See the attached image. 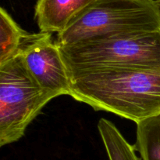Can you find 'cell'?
<instances>
[{
  "instance_id": "cell-1",
  "label": "cell",
  "mask_w": 160,
  "mask_h": 160,
  "mask_svg": "<svg viewBox=\"0 0 160 160\" xmlns=\"http://www.w3.org/2000/svg\"><path fill=\"white\" fill-rule=\"evenodd\" d=\"M70 93L96 111L114 113L138 123L160 115V74L144 69L68 70Z\"/></svg>"
},
{
  "instance_id": "cell-2",
  "label": "cell",
  "mask_w": 160,
  "mask_h": 160,
  "mask_svg": "<svg viewBox=\"0 0 160 160\" xmlns=\"http://www.w3.org/2000/svg\"><path fill=\"white\" fill-rule=\"evenodd\" d=\"M160 29L156 0H97L59 33V46L117 35Z\"/></svg>"
},
{
  "instance_id": "cell-3",
  "label": "cell",
  "mask_w": 160,
  "mask_h": 160,
  "mask_svg": "<svg viewBox=\"0 0 160 160\" xmlns=\"http://www.w3.org/2000/svg\"><path fill=\"white\" fill-rule=\"evenodd\" d=\"M59 47L67 70L112 67L144 69L160 74V29Z\"/></svg>"
},
{
  "instance_id": "cell-4",
  "label": "cell",
  "mask_w": 160,
  "mask_h": 160,
  "mask_svg": "<svg viewBox=\"0 0 160 160\" xmlns=\"http://www.w3.org/2000/svg\"><path fill=\"white\" fill-rule=\"evenodd\" d=\"M55 94L42 89L20 56L0 65V146L14 143Z\"/></svg>"
},
{
  "instance_id": "cell-5",
  "label": "cell",
  "mask_w": 160,
  "mask_h": 160,
  "mask_svg": "<svg viewBox=\"0 0 160 160\" xmlns=\"http://www.w3.org/2000/svg\"><path fill=\"white\" fill-rule=\"evenodd\" d=\"M20 56L28 73L42 89L56 97L70 96V75L52 33H29L22 43Z\"/></svg>"
},
{
  "instance_id": "cell-6",
  "label": "cell",
  "mask_w": 160,
  "mask_h": 160,
  "mask_svg": "<svg viewBox=\"0 0 160 160\" xmlns=\"http://www.w3.org/2000/svg\"><path fill=\"white\" fill-rule=\"evenodd\" d=\"M95 1L97 0H38L34 17L40 31L59 34Z\"/></svg>"
},
{
  "instance_id": "cell-7",
  "label": "cell",
  "mask_w": 160,
  "mask_h": 160,
  "mask_svg": "<svg viewBox=\"0 0 160 160\" xmlns=\"http://www.w3.org/2000/svg\"><path fill=\"white\" fill-rule=\"evenodd\" d=\"M28 34L4 8L0 9V65L20 56L22 43Z\"/></svg>"
},
{
  "instance_id": "cell-8",
  "label": "cell",
  "mask_w": 160,
  "mask_h": 160,
  "mask_svg": "<svg viewBox=\"0 0 160 160\" xmlns=\"http://www.w3.org/2000/svg\"><path fill=\"white\" fill-rule=\"evenodd\" d=\"M98 129L109 160H142L117 127L106 119L98 121Z\"/></svg>"
},
{
  "instance_id": "cell-9",
  "label": "cell",
  "mask_w": 160,
  "mask_h": 160,
  "mask_svg": "<svg viewBox=\"0 0 160 160\" xmlns=\"http://www.w3.org/2000/svg\"><path fill=\"white\" fill-rule=\"evenodd\" d=\"M134 147L142 160H160V115L137 123Z\"/></svg>"
},
{
  "instance_id": "cell-10",
  "label": "cell",
  "mask_w": 160,
  "mask_h": 160,
  "mask_svg": "<svg viewBox=\"0 0 160 160\" xmlns=\"http://www.w3.org/2000/svg\"><path fill=\"white\" fill-rule=\"evenodd\" d=\"M156 1H157V2H159V1H160V0H156Z\"/></svg>"
},
{
  "instance_id": "cell-11",
  "label": "cell",
  "mask_w": 160,
  "mask_h": 160,
  "mask_svg": "<svg viewBox=\"0 0 160 160\" xmlns=\"http://www.w3.org/2000/svg\"><path fill=\"white\" fill-rule=\"evenodd\" d=\"M158 3H159V6H160V1H159V2H158Z\"/></svg>"
}]
</instances>
